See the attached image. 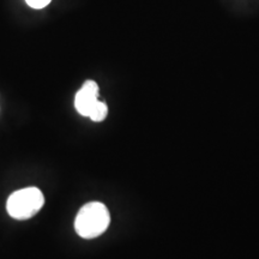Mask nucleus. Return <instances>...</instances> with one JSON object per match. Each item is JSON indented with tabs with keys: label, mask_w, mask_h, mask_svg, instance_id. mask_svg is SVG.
<instances>
[{
	"label": "nucleus",
	"mask_w": 259,
	"mask_h": 259,
	"mask_svg": "<svg viewBox=\"0 0 259 259\" xmlns=\"http://www.w3.org/2000/svg\"><path fill=\"white\" fill-rule=\"evenodd\" d=\"M111 223L109 210L105 204L90 202L84 204L74 220L76 233L83 239H94L103 234Z\"/></svg>",
	"instance_id": "obj_1"
},
{
	"label": "nucleus",
	"mask_w": 259,
	"mask_h": 259,
	"mask_svg": "<svg viewBox=\"0 0 259 259\" xmlns=\"http://www.w3.org/2000/svg\"><path fill=\"white\" fill-rule=\"evenodd\" d=\"M45 204L44 193L37 187L15 191L6 202V210L12 219L24 221L34 218Z\"/></svg>",
	"instance_id": "obj_2"
},
{
	"label": "nucleus",
	"mask_w": 259,
	"mask_h": 259,
	"mask_svg": "<svg viewBox=\"0 0 259 259\" xmlns=\"http://www.w3.org/2000/svg\"><path fill=\"white\" fill-rule=\"evenodd\" d=\"M99 100V85L94 80H87L74 97V107L80 115L88 116L90 109Z\"/></svg>",
	"instance_id": "obj_3"
},
{
	"label": "nucleus",
	"mask_w": 259,
	"mask_h": 259,
	"mask_svg": "<svg viewBox=\"0 0 259 259\" xmlns=\"http://www.w3.org/2000/svg\"><path fill=\"white\" fill-rule=\"evenodd\" d=\"M107 114H108V108H107V105L105 102H101L97 100L95 105L93 106V108L90 109L88 118L92 119L93 121L100 122L105 120Z\"/></svg>",
	"instance_id": "obj_4"
},
{
	"label": "nucleus",
	"mask_w": 259,
	"mask_h": 259,
	"mask_svg": "<svg viewBox=\"0 0 259 259\" xmlns=\"http://www.w3.org/2000/svg\"><path fill=\"white\" fill-rule=\"evenodd\" d=\"M25 2L32 9H44L50 4L51 0H25Z\"/></svg>",
	"instance_id": "obj_5"
}]
</instances>
